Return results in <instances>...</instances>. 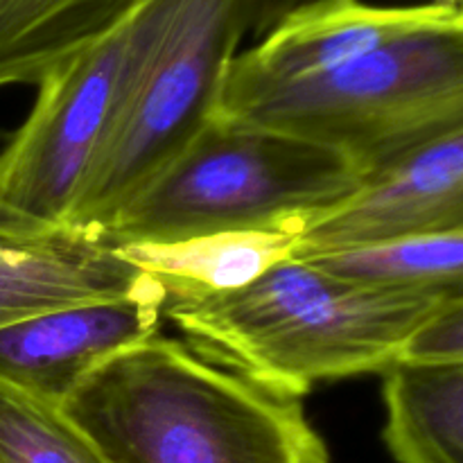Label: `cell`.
<instances>
[{"label":"cell","mask_w":463,"mask_h":463,"mask_svg":"<svg viewBox=\"0 0 463 463\" xmlns=\"http://www.w3.org/2000/svg\"><path fill=\"white\" fill-rule=\"evenodd\" d=\"M61 410L109 463H330L298 398L161 335L98 366Z\"/></svg>","instance_id":"cell-1"},{"label":"cell","mask_w":463,"mask_h":463,"mask_svg":"<svg viewBox=\"0 0 463 463\" xmlns=\"http://www.w3.org/2000/svg\"><path fill=\"white\" fill-rule=\"evenodd\" d=\"M457 297L364 289L289 258L238 292L167 301L163 317L202 357L301 401L317 384L387 371L416 326Z\"/></svg>","instance_id":"cell-2"},{"label":"cell","mask_w":463,"mask_h":463,"mask_svg":"<svg viewBox=\"0 0 463 463\" xmlns=\"http://www.w3.org/2000/svg\"><path fill=\"white\" fill-rule=\"evenodd\" d=\"M364 172L335 149L213 118L102 231L113 244L222 231H294L351 194Z\"/></svg>","instance_id":"cell-3"},{"label":"cell","mask_w":463,"mask_h":463,"mask_svg":"<svg viewBox=\"0 0 463 463\" xmlns=\"http://www.w3.org/2000/svg\"><path fill=\"white\" fill-rule=\"evenodd\" d=\"M222 120L310 140L373 175L463 129V23L389 41L326 75L269 90Z\"/></svg>","instance_id":"cell-4"},{"label":"cell","mask_w":463,"mask_h":463,"mask_svg":"<svg viewBox=\"0 0 463 463\" xmlns=\"http://www.w3.org/2000/svg\"><path fill=\"white\" fill-rule=\"evenodd\" d=\"M249 14L251 0H161L152 48L86 176L71 229L102 233L215 118Z\"/></svg>","instance_id":"cell-5"},{"label":"cell","mask_w":463,"mask_h":463,"mask_svg":"<svg viewBox=\"0 0 463 463\" xmlns=\"http://www.w3.org/2000/svg\"><path fill=\"white\" fill-rule=\"evenodd\" d=\"M161 16V0L45 77L34 109L0 152V229H66L86 176L125 109Z\"/></svg>","instance_id":"cell-6"},{"label":"cell","mask_w":463,"mask_h":463,"mask_svg":"<svg viewBox=\"0 0 463 463\" xmlns=\"http://www.w3.org/2000/svg\"><path fill=\"white\" fill-rule=\"evenodd\" d=\"M463 23L459 7L411 5L383 7L364 0H306L288 9L267 34L229 61L215 118L242 104L373 52L416 32Z\"/></svg>","instance_id":"cell-7"},{"label":"cell","mask_w":463,"mask_h":463,"mask_svg":"<svg viewBox=\"0 0 463 463\" xmlns=\"http://www.w3.org/2000/svg\"><path fill=\"white\" fill-rule=\"evenodd\" d=\"M463 231V129L448 131L364 176L312 217L294 258Z\"/></svg>","instance_id":"cell-8"},{"label":"cell","mask_w":463,"mask_h":463,"mask_svg":"<svg viewBox=\"0 0 463 463\" xmlns=\"http://www.w3.org/2000/svg\"><path fill=\"white\" fill-rule=\"evenodd\" d=\"M165 301L118 298L43 312L0 328V383L61 407L116 353L156 337Z\"/></svg>","instance_id":"cell-9"},{"label":"cell","mask_w":463,"mask_h":463,"mask_svg":"<svg viewBox=\"0 0 463 463\" xmlns=\"http://www.w3.org/2000/svg\"><path fill=\"white\" fill-rule=\"evenodd\" d=\"M118 298L167 303L161 283L129 265L104 233L71 226L36 233L0 229V328Z\"/></svg>","instance_id":"cell-10"},{"label":"cell","mask_w":463,"mask_h":463,"mask_svg":"<svg viewBox=\"0 0 463 463\" xmlns=\"http://www.w3.org/2000/svg\"><path fill=\"white\" fill-rule=\"evenodd\" d=\"M152 0H0V89L39 86Z\"/></svg>","instance_id":"cell-11"},{"label":"cell","mask_w":463,"mask_h":463,"mask_svg":"<svg viewBox=\"0 0 463 463\" xmlns=\"http://www.w3.org/2000/svg\"><path fill=\"white\" fill-rule=\"evenodd\" d=\"M294 231H222L170 242L118 244L129 265L165 289L167 301L238 292L294 258Z\"/></svg>","instance_id":"cell-12"},{"label":"cell","mask_w":463,"mask_h":463,"mask_svg":"<svg viewBox=\"0 0 463 463\" xmlns=\"http://www.w3.org/2000/svg\"><path fill=\"white\" fill-rule=\"evenodd\" d=\"M383 439L396 463H463V364L383 371Z\"/></svg>","instance_id":"cell-13"},{"label":"cell","mask_w":463,"mask_h":463,"mask_svg":"<svg viewBox=\"0 0 463 463\" xmlns=\"http://www.w3.org/2000/svg\"><path fill=\"white\" fill-rule=\"evenodd\" d=\"M301 260L364 289L463 294V231L389 240Z\"/></svg>","instance_id":"cell-14"},{"label":"cell","mask_w":463,"mask_h":463,"mask_svg":"<svg viewBox=\"0 0 463 463\" xmlns=\"http://www.w3.org/2000/svg\"><path fill=\"white\" fill-rule=\"evenodd\" d=\"M0 463H109L59 405L0 383Z\"/></svg>","instance_id":"cell-15"},{"label":"cell","mask_w":463,"mask_h":463,"mask_svg":"<svg viewBox=\"0 0 463 463\" xmlns=\"http://www.w3.org/2000/svg\"><path fill=\"white\" fill-rule=\"evenodd\" d=\"M411 364H463V297L450 298L420 321L402 346Z\"/></svg>","instance_id":"cell-16"},{"label":"cell","mask_w":463,"mask_h":463,"mask_svg":"<svg viewBox=\"0 0 463 463\" xmlns=\"http://www.w3.org/2000/svg\"><path fill=\"white\" fill-rule=\"evenodd\" d=\"M428 3H434V5H448V7H459V9H461V3H463V0H428Z\"/></svg>","instance_id":"cell-17"}]
</instances>
